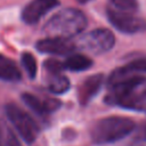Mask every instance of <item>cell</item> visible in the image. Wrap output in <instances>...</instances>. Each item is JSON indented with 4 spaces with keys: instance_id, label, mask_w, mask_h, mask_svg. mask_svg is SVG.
Segmentation results:
<instances>
[{
    "instance_id": "obj_1",
    "label": "cell",
    "mask_w": 146,
    "mask_h": 146,
    "mask_svg": "<svg viewBox=\"0 0 146 146\" xmlns=\"http://www.w3.org/2000/svg\"><path fill=\"white\" fill-rule=\"evenodd\" d=\"M106 102L127 110L146 111V75L116 68L108 78Z\"/></svg>"
},
{
    "instance_id": "obj_22",
    "label": "cell",
    "mask_w": 146,
    "mask_h": 146,
    "mask_svg": "<svg viewBox=\"0 0 146 146\" xmlns=\"http://www.w3.org/2000/svg\"><path fill=\"white\" fill-rule=\"evenodd\" d=\"M0 131H1V125H0Z\"/></svg>"
},
{
    "instance_id": "obj_17",
    "label": "cell",
    "mask_w": 146,
    "mask_h": 146,
    "mask_svg": "<svg viewBox=\"0 0 146 146\" xmlns=\"http://www.w3.org/2000/svg\"><path fill=\"white\" fill-rule=\"evenodd\" d=\"M123 67L128 72L136 73V74H144V73H146V58L135 59V60L130 62L129 64H127Z\"/></svg>"
},
{
    "instance_id": "obj_8",
    "label": "cell",
    "mask_w": 146,
    "mask_h": 146,
    "mask_svg": "<svg viewBox=\"0 0 146 146\" xmlns=\"http://www.w3.org/2000/svg\"><path fill=\"white\" fill-rule=\"evenodd\" d=\"M58 0H32L22 11V18L27 24L39 22L48 11L58 6Z\"/></svg>"
},
{
    "instance_id": "obj_14",
    "label": "cell",
    "mask_w": 146,
    "mask_h": 146,
    "mask_svg": "<svg viewBox=\"0 0 146 146\" xmlns=\"http://www.w3.org/2000/svg\"><path fill=\"white\" fill-rule=\"evenodd\" d=\"M0 146H21L16 135L7 127H1L0 131Z\"/></svg>"
},
{
    "instance_id": "obj_2",
    "label": "cell",
    "mask_w": 146,
    "mask_h": 146,
    "mask_svg": "<svg viewBox=\"0 0 146 146\" xmlns=\"http://www.w3.org/2000/svg\"><path fill=\"white\" fill-rule=\"evenodd\" d=\"M87 26L86 15L76 8H65L52 16L44 25L48 36L71 39L80 34Z\"/></svg>"
},
{
    "instance_id": "obj_19",
    "label": "cell",
    "mask_w": 146,
    "mask_h": 146,
    "mask_svg": "<svg viewBox=\"0 0 146 146\" xmlns=\"http://www.w3.org/2000/svg\"><path fill=\"white\" fill-rule=\"evenodd\" d=\"M130 146H146V137H143V138H139V139H136Z\"/></svg>"
},
{
    "instance_id": "obj_3",
    "label": "cell",
    "mask_w": 146,
    "mask_h": 146,
    "mask_svg": "<svg viewBox=\"0 0 146 146\" xmlns=\"http://www.w3.org/2000/svg\"><path fill=\"white\" fill-rule=\"evenodd\" d=\"M136 128L135 122L124 116H108L98 120L91 128V139L95 144L105 145L119 141L130 135Z\"/></svg>"
},
{
    "instance_id": "obj_6",
    "label": "cell",
    "mask_w": 146,
    "mask_h": 146,
    "mask_svg": "<svg viewBox=\"0 0 146 146\" xmlns=\"http://www.w3.org/2000/svg\"><path fill=\"white\" fill-rule=\"evenodd\" d=\"M107 18L116 30L123 33L133 34L146 30V21L133 15V13L120 11L110 7L107 8Z\"/></svg>"
},
{
    "instance_id": "obj_20",
    "label": "cell",
    "mask_w": 146,
    "mask_h": 146,
    "mask_svg": "<svg viewBox=\"0 0 146 146\" xmlns=\"http://www.w3.org/2000/svg\"><path fill=\"white\" fill-rule=\"evenodd\" d=\"M78 1H79V2H82V3H83V2H87V1H89V0H78Z\"/></svg>"
},
{
    "instance_id": "obj_18",
    "label": "cell",
    "mask_w": 146,
    "mask_h": 146,
    "mask_svg": "<svg viewBox=\"0 0 146 146\" xmlns=\"http://www.w3.org/2000/svg\"><path fill=\"white\" fill-rule=\"evenodd\" d=\"M44 67L49 73H59L64 68V64L55 59H48L44 62Z\"/></svg>"
},
{
    "instance_id": "obj_21",
    "label": "cell",
    "mask_w": 146,
    "mask_h": 146,
    "mask_svg": "<svg viewBox=\"0 0 146 146\" xmlns=\"http://www.w3.org/2000/svg\"><path fill=\"white\" fill-rule=\"evenodd\" d=\"M144 132H145V136H146V124H145V127H144Z\"/></svg>"
},
{
    "instance_id": "obj_9",
    "label": "cell",
    "mask_w": 146,
    "mask_h": 146,
    "mask_svg": "<svg viewBox=\"0 0 146 146\" xmlns=\"http://www.w3.org/2000/svg\"><path fill=\"white\" fill-rule=\"evenodd\" d=\"M104 82L103 74H95L91 76H88L82 81L78 89V98L80 104L86 105L89 103L100 90Z\"/></svg>"
},
{
    "instance_id": "obj_4",
    "label": "cell",
    "mask_w": 146,
    "mask_h": 146,
    "mask_svg": "<svg viewBox=\"0 0 146 146\" xmlns=\"http://www.w3.org/2000/svg\"><path fill=\"white\" fill-rule=\"evenodd\" d=\"M6 115L13 127L16 129L21 138L25 143H33L38 137V125L34 120L19 106L14 103L6 105Z\"/></svg>"
},
{
    "instance_id": "obj_11",
    "label": "cell",
    "mask_w": 146,
    "mask_h": 146,
    "mask_svg": "<svg viewBox=\"0 0 146 146\" xmlns=\"http://www.w3.org/2000/svg\"><path fill=\"white\" fill-rule=\"evenodd\" d=\"M21 79L22 74L16 63L0 54V80L7 82H17Z\"/></svg>"
},
{
    "instance_id": "obj_10",
    "label": "cell",
    "mask_w": 146,
    "mask_h": 146,
    "mask_svg": "<svg viewBox=\"0 0 146 146\" xmlns=\"http://www.w3.org/2000/svg\"><path fill=\"white\" fill-rule=\"evenodd\" d=\"M22 99L24 104L36 114H47L56 111L60 106V103L55 99H42L36 97L35 95L27 94V92L23 94Z\"/></svg>"
},
{
    "instance_id": "obj_7",
    "label": "cell",
    "mask_w": 146,
    "mask_h": 146,
    "mask_svg": "<svg viewBox=\"0 0 146 146\" xmlns=\"http://www.w3.org/2000/svg\"><path fill=\"white\" fill-rule=\"evenodd\" d=\"M36 49L40 52L50 54V55H70L75 49V44L70 41V39L48 36L36 42Z\"/></svg>"
},
{
    "instance_id": "obj_16",
    "label": "cell",
    "mask_w": 146,
    "mask_h": 146,
    "mask_svg": "<svg viewBox=\"0 0 146 146\" xmlns=\"http://www.w3.org/2000/svg\"><path fill=\"white\" fill-rule=\"evenodd\" d=\"M112 8L120 10V11H127V13H135L138 9V2L137 0H110Z\"/></svg>"
},
{
    "instance_id": "obj_13",
    "label": "cell",
    "mask_w": 146,
    "mask_h": 146,
    "mask_svg": "<svg viewBox=\"0 0 146 146\" xmlns=\"http://www.w3.org/2000/svg\"><path fill=\"white\" fill-rule=\"evenodd\" d=\"M48 89L52 94H65L70 89V80L59 73H50V78L48 80Z\"/></svg>"
},
{
    "instance_id": "obj_5",
    "label": "cell",
    "mask_w": 146,
    "mask_h": 146,
    "mask_svg": "<svg viewBox=\"0 0 146 146\" xmlns=\"http://www.w3.org/2000/svg\"><path fill=\"white\" fill-rule=\"evenodd\" d=\"M115 43L114 34L107 29H96L81 38H79L75 46L91 54H104L110 51Z\"/></svg>"
},
{
    "instance_id": "obj_12",
    "label": "cell",
    "mask_w": 146,
    "mask_h": 146,
    "mask_svg": "<svg viewBox=\"0 0 146 146\" xmlns=\"http://www.w3.org/2000/svg\"><path fill=\"white\" fill-rule=\"evenodd\" d=\"M63 64H64V68H67L74 72H81V71H86L89 67H91L92 60L86 55L70 54Z\"/></svg>"
},
{
    "instance_id": "obj_15",
    "label": "cell",
    "mask_w": 146,
    "mask_h": 146,
    "mask_svg": "<svg viewBox=\"0 0 146 146\" xmlns=\"http://www.w3.org/2000/svg\"><path fill=\"white\" fill-rule=\"evenodd\" d=\"M22 64H23V67L25 68V71L27 73V75L31 79L35 78L38 66H36V60L31 52H24L22 55Z\"/></svg>"
}]
</instances>
